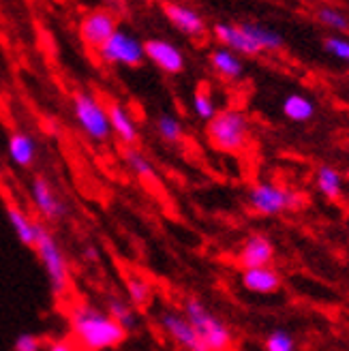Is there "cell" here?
Returning <instances> with one entry per match:
<instances>
[{"instance_id":"obj_11","label":"cell","mask_w":349,"mask_h":351,"mask_svg":"<svg viewBox=\"0 0 349 351\" xmlns=\"http://www.w3.org/2000/svg\"><path fill=\"white\" fill-rule=\"evenodd\" d=\"M144 51H146V58L150 62H154L167 75H178L184 69L182 51L173 43L165 41V39H150V41H146L144 43Z\"/></svg>"},{"instance_id":"obj_4","label":"cell","mask_w":349,"mask_h":351,"mask_svg":"<svg viewBox=\"0 0 349 351\" xmlns=\"http://www.w3.org/2000/svg\"><path fill=\"white\" fill-rule=\"evenodd\" d=\"M184 317L197 330L200 339L210 351H228L232 345V332L217 315L197 298H189L184 302Z\"/></svg>"},{"instance_id":"obj_7","label":"cell","mask_w":349,"mask_h":351,"mask_svg":"<svg viewBox=\"0 0 349 351\" xmlns=\"http://www.w3.org/2000/svg\"><path fill=\"white\" fill-rule=\"evenodd\" d=\"M99 58L108 64H125V66H137L146 58L144 43L135 34L118 28L114 37L99 49Z\"/></svg>"},{"instance_id":"obj_28","label":"cell","mask_w":349,"mask_h":351,"mask_svg":"<svg viewBox=\"0 0 349 351\" xmlns=\"http://www.w3.org/2000/svg\"><path fill=\"white\" fill-rule=\"evenodd\" d=\"M193 110H195V114H197L202 120H208V122H210V120L217 116V105H215L213 97L208 95V90H204V88H197V90H195V97H193Z\"/></svg>"},{"instance_id":"obj_27","label":"cell","mask_w":349,"mask_h":351,"mask_svg":"<svg viewBox=\"0 0 349 351\" xmlns=\"http://www.w3.org/2000/svg\"><path fill=\"white\" fill-rule=\"evenodd\" d=\"M317 20H320V24L333 28V30H341L343 32V30L349 28V17L343 11L335 9V7H322L317 11Z\"/></svg>"},{"instance_id":"obj_13","label":"cell","mask_w":349,"mask_h":351,"mask_svg":"<svg viewBox=\"0 0 349 351\" xmlns=\"http://www.w3.org/2000/svg\"><path fill=\"white\" fill-rule=\"evenodd\" d=\"M215 37L223 43L228 45V49H232L234 54H247V56H257L261 49L247 32L244 28L238 24H217L215 26Z\"/></svg>"},{"instance_id":"obj_1","label":"cell","mask_w":349,"mask_h":351,"mask_svg":"<svg viewBox=\"0 0 349 351\" xmlns=\"http://www.w3.org/2000/svg\"><path fill=\"white\" fill-rule=\"evenodd\" d=\"M73 339L88 351H106L125 341L127 332L122 330L108 311L97 308L88 302H75L69 308Z\"/></svg>"},{"instance_id":"obj_9","label":"cell","mask_w":349,"mask_h":351,"mask_svg":"<svg viewBox=\"0 0 349 351\" xmlns=\"http://www.w3.org/2000/svg\"><path fill=\"white\" fill-rule=\"evenodd\" d=\"M159 324H161L165 335L176 345H180L184 351H210L206 347V343L200 339L197 330L191 326V322L184 317V313L163 311L161 317H159Z\"/></svg>"},{"instance_id":"obj_3","label":"cell","mask_w":349,"mask_h":351,"mask_svg":"<svg viewBox=\"0 0 349 351\" xmlns=\"http://www.w3.org/2000/svg\"><path fill=\"white\" fill-rule=\"evenodd\" d=\"M34 251H37L41 259V266L47 274L51 291H54L56 298H64L69 289H71V270H69V263L64 259V253L60 249L58 240L49 230H45V227H41Z\"/></svg>"},{"instance_id":"obj_25","label":"cell","mask_w":349,"mask_h":351,"mask_svg":"<svg viewBox=\"0 0 349 351\" xmlns=\"http://www.w3.org/2000/svg\"><path fill=\"white\" fill-rule=\"evenodd\" d=\"M125 161H127V165L131 167V171H133L135 176H139V178L152 180L154 176H156L152 163L148 161V156L142 154L139 150H135V148H127V150H125Z\"/></svg>"},{"instance_id":"obj_6","label":"cell","mask_w":349,"mask_h":351,"mask_svg":"<svg viewBox=\"0 0 349 351\" xmlns=\"http://www.w3.org/2000/svg\"><path fill=\"white\" fill-rule=\"evenodd\" d=\"M300 202V195L291 189L278 186L272 182H261L249 191V204L257 215L274 217L283 210H291Z\"/></svg>"},{"instance_id":"obj_20","label":"cell","mask_w":349,"mask_h":351,"mask_svg":"<svg viewBox=\"0 0 349 351\" xmlns=\"http://www.w3.org/2000/svg\"><path fill=\"white\" fill-rule=\"evenodd\" d=\"M106 311H108L110 317L125 332H131L137 326V313H135L133 304L127 302V300H122V298L112 295L110 300H108V308Z\"/></svg>"},{"instance_id":"obj_5","label":"cell","mask_w":349,"mask_h":351,"mask_svg":"<svg viewBox=\"0 0 349 351\" xmlns=\"http://www.w3.org/2000/svg\"><path fill=\"white\" fill-rule=\"evenodd\" d=\"M73 114L80 129L95 142H106L112 135L108 105H103L91 93H75L73 95Z\"/></svg>"},{"instance_id":"obj_10","label":"cell","mask_w":349,"mask_h":351,"mask_svg":"<svg viewBox=\"0 0 349 351\" xmlns=\"http://www.w3.org/2000/svg\"><path fill=\"white\" fill-rule=\"evenodd\" d=\"M30 197H32L34 208H37L39 217H43L45 221H58L67 215V208L62 199L58 197V193L45 178H41V176H37V178L32 180Z\"/></svg>"},{"instance_id":"obj_16","label":"cell","mask_w":349,"mask_h":351,"mask_svg":"<svg viewBox=\"0 0 349 351\" xmlns=\"http://www.w3.org/2000/svg\"><path fill=\"white\" fill-rule=\"evenodd\" d=\"M108 114H110V127H112V133H116L120 137V142H125L129 148H133V144L137 142L139 137V131H137V125L133 116L129 114V110L125 105L120 103H110L108 105Z\"/></svg>"},{"instance_id":"obj_21","label":"cell","mask_w":349,"mask_h":351,"mask_svg":"<svg viewBox=\"0 0 349 351\" xmlns=\"http://www.w3.org/2000/svg\"><path fill=\"white\" fill-rule=\"evenodd\" d=\"M283 114L293 122H306L315 116V103L304 95H289L283 101Z\"/></svg>"},{"instance_id":"obj_31","label":"cell","mask_w":349,"mask_h":351,"mask_svg":"<svg viewBox=\"0 0 349 351\" xmlns=\"http://www.w3.org/2000/svg\"><path fill=\"white\" fill-rule=\"evenodd\" d=\"M13 351H43V339L26 332V335H20L15 339Z\"/></svg>"},{"instance_id":"obj_12","label":"cell","mask_w":349,"mask_h":351,"mask_svg":"<svg viewBox=\"0 0 349 351\" xmlns=\"http://www.w3.org/2000/svg\"><path fill=\"white\" fill-rule=\"evenodd\" d=\"M163 13L173 24V28H178L180 32L189 34V37H204L206 34V22L195 9L178 3H167L163 5Z\"/></svg>"},{"instance_id":"obj_22","label":"cell","mask_w":349,"mask_h":351,"mask_svg":"<svg viewBox=\"0 0 349 351\" xmlns=\"http://www.w3.org/2000/svg\"><path fill=\"white\" fill-rule=\"evenodd\" d=\"M242 28H244V32L249 34V37L261 47V49H270V51H274V49H281L283 47V37L278 34L276 30H272V28H268V26H261V24H249V22H244V24H240Z\"/></svg>"},{"instance_id":"obj_8","label":"cell","mask_w":349,"mask_h":351,"mask_svg":"<svg viewBox=\"0 0 349 351\" xmlns=\"http://www.w3.org/2000/svg\"><path fill=\"white\" fill-rule=\"evenodd\" d=\"M118 30V17L110 9L88 11L80 22V39L91 51H97L106 45Z\"/></svg>"},{"instance_id":"obj_18","label":"cell","mask_w":349,"mask_h":351,"mask_svg":"<svg viewBox=\"0 0 349 351\" xmlns=\"http://www.w3.org/2000/svg\"><path fill=\"white\" fill-rule=\"evenodd\" d=\"M210 64L215 71L228 82H234L242 75L244 66H242V60L234 54L232 49L228 47H221V49H215L210 54Z\"/></svg>"},{"instance_id":"obj_2","label":"cell","mask_w":349,"mask_h":351,"mask_svg":"<svg viewBox=\"0 0 349 351\" xmlns=\"http://www.w3.org/2000/svg\"><path fill=\"white\" fill-rule=\"evenodd\" d=\"M208 139L217 150L240 152L249 142L251 122L240 110H221L208 122Z\"/></svg>"},{"instance_id":"obj_15","label":"cell","mask_w":349,"mask_h":351,"mask_svg":"<svg viewBox=\"0 0 349 351\" xmlns=\"http://www.w3.org/2000/svg\"><path fill=\"white\" fill-rule=\"evenodd\" d=\"M7 217H9V223L13 227L15 236L20 238L22 244H26V247H32L37 244V238H39V232H41V223L34 221L28 213H24V210L20 206L15 204H7Z\"/></svg>"},{"instance_id":"obj_32","label":"cell","mask_w":349,"mask_h":351,"mask_svg":"<svg viewBox=\"0 0 349 351\" xmlns=\"http://www.w3.org/2000/svg\"><path fill=\"white\" fill-rule=\"evenodd\" d=\"M45 351H77V349L69 339H58V341H51Z\"/></svg>"},{"instance_id":"obj_29","label":"cell","mask_w":349,"mask_h":351,"mask_svg":"<svg viewBox=\"0 0 349 351\" xmlns=\"http://www.w3.org/2000/svg\"><path fill=\"white\" fill-rule=\"evenodd\" d=\"M266 351H296V341L287 330H272L266 339Z\"/></svg>"},{"instance_id":"obj_30","label":"cell","mask_w":349,"mask_h":351,"mask_svg":"<svg viewBox=\"0 0 349 351\" xmlns=\"http://www.w3.org/2000/svg\"><path fill=\"white\" fill-rule=\"evenodd\" d=\"M324 47H326V51H328L330 56H335V58H339V60L349 64V41L347 39H343V37H328L324 41Z\"/></svg>"},{"instance_id":"obj_23","label":"cell","mask_w":349,"mask_h":351,"mask_svg":"<svg viewBox=\"0 0 349 351\" xmlns=\"http://www.w3.org/2000/svg\"><path fill=\"white\" fill-rule=\"evenodd\" d=\"M317 186L328 199H337L343 189V176L335 167L324 165L317 169Z\"/></svg>"},{"instance_id":"obj_17","label":"cell","mask_w":349,"mask_h":351,"mask_svg":"<svg viewBox=\"0 0 349 351\" xmlns=\"http://www.w3.org/2000/svg\"><path fill=\"white\" fill-rule=\"evenodd\" d=\"M242 285L255 293H272L278 289V285H281V276H278V272L272 270L270 266L253 268V270L242 272Z\"/></svg>"},{"instance_id":"obj_14","label":"cell","mask_w":349,"mask_h":351,"mask_svg":"<svg viewBox=\"0 0 349 351\" xmlns=\"http://www.w3.org/2000/svg\"><path fill=\"white\" fill-rule=\"evenodd\" d=\"M274 247L266 236H251L240 251V266L242 270H253V268H266L272 261Z\"/></svg>"},{"instance_id":"obj_26","label":"cell","mask_w":349,"mask_h":351,"mask_svg":"<svg viewBox=\"0 0 349 351\" xmlns=\"http://www.w3.org/2000/svg\"><path fill=\"white\" fill-rule=\"evenodd\" d=\"M156 131H159V135L169 144H176L182 139L180 120L176 116H171V114H161L159 118H156Z\"/></svg>"},{"instance_id":"obj_24","label":"cell","mask_w":349,"mask_h":351,"mask_svg":"<svg viewBox=\"0 0 349 351\" xmlns=\"http://www.w3.org/2000/svg\"><path fill=\"white\" fill-rule=\"evenodd\" d=\"M127 293H129V302L133 306H146L152 298V287L144 276L131 274L127 278Z\"/></svg>"},{"instance_id":"obj_19","label":"cell","mask_w":349,"mask_h":351,"mask_svg":"<svg viewBox=\"0 0 349 351\" xmlns=\"http://www.w3.org/2000/svg\"><path fill=\"white\" fill-rule=\"evenodd\" d=\"M9 156L15 165L20 167H28L32 165L34 156H37V144H34V139L26 133H13L9 137Z\"/></svg>"}]
</instances>
